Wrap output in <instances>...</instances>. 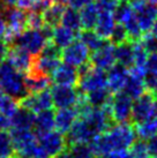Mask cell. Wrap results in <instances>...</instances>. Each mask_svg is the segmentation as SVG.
Wrapping results in <instances>:
<instances>
[{"instance_id":"cell-24","label":"cell","mask_w":157,"mask_h":158,"mask_svg":"<svg viewBox=\"0 0 157 158\" xmlns=\"http://www.w3.org/2000/svg\"><path fill=\"white\" fill-rule=\"evenodd\" d=\"M75 38H76V32L62 24L61 26L59 24L53 28L51 42L54 45H57L59 48H64L67 45H70L73 40H75Z\"/></svg>"},{"instance_id":"cell-10","label":"cell","mask_w":157,"mask_h":158,"mask_svg":"<svg viewBox=\"0 0 157 158\" xmlns=\"http://www.w3.org/2000/svg\"><path fill=\"white\" fill-rule=\"evenodd\" d=\"M67 145L78 142H90L97 136V133L83 118H78L70 129L65 134Z\"/></svg>"},{"instance_id":"cell-39","label":"cell","mask_w":157,"mask_h":158,"mask_svg":"<svg viewBox=\"0 0 157 158\" xmlns=\"http://www.w3.org/2000/svg\"><path fill=\"white\" fill-rule=\"evenodd\" d=\"M120 0H96V6L102 12H113Z\"/></svg>"},{"instance_id":"cell-14","label":"cell","mask_w":157,"mask_h":158,"mask_svg":"<svg viewBox=\"0 0 157 158\" xmlns=\"http://www.w3.org/2000/svg\"><path fill=\"white\" fill-rule=\"evenodd\" d=\"M51 77V81L59 85H70L75 87L78 82V68L70 66L68 64H60L54 69Z\"/></svg>"},{"instance_id":"cell-2","label":"cell","mask_w":157,"mask_h":158,"mask_svg":"<svg viewBox=\"0 0 157 158\" xmlns=\"http://www.w3.org/2000/svg\"><path fill=\"white\" fill-rule=\"evenodd\" d=\"M23 76L24 75L15 69L8 60L0 62V85L7 96L14 98L18 103L29 95Z\"/></svg>"},{"instance_id":"cell-7","label":"cell","mask_w":157,"mask_h":158,"mask_svg":"<svg viewBox=\"0 0 157 158\" xmlns=\"http://www.w3.org/2000/svg\"><path fill=\"white\" fill-rule=\"evenodd\" d=\"M50 92L52 97L53 106H56L57 109L73 107L81 95V92L74 87L59 85V84H56L54 87H52L50 89Z\"/></svg>"},{"instance_id":"cell-53","label":"cell","mask_w":157,"mask_h":158,"mask_svg":"<svg viewBox=\"0 0 157 158\" xmlns=\"http://www.w3.org/2000/svg\"><path fill=\"white\" fill-rule=\"evenodd\" d=\"M4 94H5L4 90H2V88H1V85H0V97L4 96Z\"/></svg>"},{"instance_id":"cell-33","label":"cell","mask_w":157,"mask_h":158,"mask_svg":"<svg viewBox=\"0 0 157 158\" xmlns=\"http://www.w3.org/2000/svg\"><path fill=\"white\" fill-rule=\"evenodd\" d=\"M147 58H148V52L144 50L140 40H134L133 42V66L144 68Z\"/></svg>"},{"instance_id":"cell-27","label":"cell","mask_w":157,"mask_h":158,"mask_svg":"<svg viewBox=\"0 0 157 158\" xmlns=\"http://www.w3.org/2000/svg\"><path fill=\"white\" fill-rule=\"evenodd\" d=\"M64 9H65V5L59 4V2L51 4L48 8L42 13L44 23L50 27H52V28L59 26L61 21L62 13H64Z\"/></svg>"},{"instance_id":"cell-46","label":"cell","mask_w":157,"mask_h":158,"mask_svg":"<svg viewBox=\"0 0 157 158\" xmlns=\"http://www.w3.org/2000/svg\"><path fill=\"white\" fill-rule=\"evenodd\" d=\"M9 50V45L5 42V40H0V62L6 60L7 58V53Z\"/></svg>"},{"instance_id":"cell-44","label":"cell","mask_w":157,"mask_h":158,"mask_svg":"<svg viewBox=\"0 0 157 158\" xmlns=\"http://www.w3.org/2000/svg\"><path fill=\"white\" fill-rule=\"evenodd\" d=\"M94 0H67V4L70 5V7L75 9H81L83 6L90 4Z\"/></svg>"},{"instance_id":"cell-29","label":"cell","mask_w":157,"mask_h":158,"mask_svg":"<svg viewBox=\"0 0 157 158\" xmlns=\"http://www.w3.org/2000/svg\"><path fill=\"white\" fill-rule=\"evenodd\" d=\"M60 23L62 26L67 27L68 29H70V30H73L74 32L78 34V31L82 29L78 9L72 8V7H68V8L64 9V13H62V16H61Z\"/></svg>"},{"instance_id":"cell-19","label":"cell","mask_w":157,"mask_h":158,"mask_svg":"<svg viewBox=\"0 0 157 158\" xmlns=\"http://www.w3.org/2000/svg\"><path fill=\"white\" fill-rule=\"evenodd\" d=\"M34 121H35V113L32 111L20 106L15 111V113L11 117V125H12L11 128L30 131L34 126Z\"/></svg>"},{"instance_id":"cell-31","label":"cell","mask_w":157,"mask_h":158,"mask_svg":"<svg viewBox=\"0 0 157 158\" xmlns=\"http://www.w3.org/2000/svg\"><path fill=\"white\" fill-rule=\"evenodd\" d=\"M68 150L72 152L74 158H97L88 142H78L70 144Z\"/></svg>"},{"instance_id":"cell-8","label":"cell","mask_w":157,"mask_h":158,"mask_svg":"<svg viewBox=\"0 0 157 158\" xmlns=\"http://www.w3.org/2000/svg\"><path fill=\"white\" fill-rule=\"evenodd\" d=\"M78 91L83 95L94 89L108 87L106 85V70L91 66L84 74L78 77Z\"/></svg>"},{"instance_id":"cell-16","label":"cell","mask_w":157,"mask_h":158,"mask_svg":"<svg viewBox=\"0 0 157 158\" xmlns=\"http://www.w3.org/2000/svg\"><path fill=\"white\" fill-rule=\"evenodd\" d=\"M78 118V113L74 107L58 109V111L54 113V128L65 135Z\"/></svg>"},{"instance_id":"cell-23","label":"cell","mask_w":157,"mask_h":158,"mask_svg":"<svg viewBox=\"0 0 157 158\" xmlns=\"http://www.w3.org/2000/svg\"><path fill=\"white\" fill-rule=\"evenodd\" d=\"M121 91H124L127 96H129L132 99H135L139 96H141L143 92H146L143 77L134 75L132 73H128V76L126 79V82L124 84V88Z\"/></svg>"},{"instance_id":"cell-28","label":"cell","mask_w":157,"mask_h":158,"mask_svg":"<svg viewBox=\"0 0 157 158\" xmlns=\"http://www.w3.org/2000/svg\"><path fill=\"white\" fill-rule=\"evenodd\" d=\"M78 40H81L83 44L86 45L89 51L92 52L97 50L98 48H100L103 43H104L106 40H103L102 37L97 35L94 29H83L82 31L80 30L78 32Z\"/></svg>"},{"instance_id":"cell-12","label":"cell","mask_w":157,"mask_h":158,"mask_svg":"<svg viewBox=\"0 0 157 158\" xmlns=\"http://www.w3.org/2000/svg\"><path fill=\"white\" fill-rule=\"evenodd\" d=\"M19 105L32 111L34 113H37L42 110L52 109L53 103L50 89L46 88L42 91L27 95L24 98H22L21 101L19 102Z\"/></svg>"},{"instance_id":"cell-52","label":"cell","mask_w":157,"mask_h":158,"mask_svg":"<svg viewBox=\"0 0 157 158\" xmlns=\"http://www.w3.org/2000/svg\"><path fill=\"white\" fill-rule=\"evenodd\" d=\"M150 4H153V5H155V6H157V0H148Z\"/></svg>"},{"instance_id":"cell-4","label":"cell","mask_w":157,"mask_h":158,"mask_svg":"<svg viewBox=\"0 0 157 158\" xmlns=\"http://www.w3.org/2000/svg\"><path fill=\"white\" fill-rule=\"evenodd\" d=\"M46 43H48V40L44 37L40 30L26 29L15 38L12 45H16L19 48L26 50L27 52H29L32 57H36L38 56Z\"/></svg>"},{"instance_id":"cell-40","label":"cell","mask_w":157,"mask_h":158,"mask_svg":"<svg viewBox=\"0 0 157 158\" xmlns=\"http://www.w3.org/2000/svg\"><path fill=\"white\" fill-rule=\"evenodd\" d=\"M144 69L147 73L157 74V52L148 54V58L146 60V65H144Z\"/></svg>"},{"instance_id":"cell-50","label":"cell","mask_w":157,"mask_h":158,"mask_svg":"<svg viewBox=\"0 0 157 158\" xmlns=\"http://www.w3.org/2000/svg\"><path fill=\"white\" fill-rule=\"evenodd\" d=\"M151 34H153L155 37H157V19L155 20V22H154V24L151 26Z\"/></svg>"},{"instance_id":"cell-38","label":"cell","mask_w":157,"mask_h":158,"mask_svg":"<svg viewBox=\"0 0 157 158\" xmlns=\"http://www.w3.org/2000/svg\"><path fill=\"white\" fill-rule=\"evenodd\" d=\"M43 26H44V21H43L42 13L29 12V14L27 15V27H28V29L39 30Z\"/></svg>"},{"instance_id":"cell-36","label":"cell","mask_w":157,"mask_h":158,"mask_svg":"<svg viewBox=\"0 0 157 158\" xmlns=\"http://www.w3.org/2000/svg\"><path fill=\"white\" fill-rule=\"evenodd\" d=\"M109 40L113 45L120 44L122 42L128 40L126 29H125V27L122 26L121 23H116L113 30H112V32H111V35L109 37Z\"/></svg>"},{"instance_id":"cell-55","label":"cell","mask_w":157,"mask_h":158,"mask_svg":"<svg viewBox=\"0 0 157 158\" xmlns=\"http://www.w3.org/2000/svg\"><path fill=\"white\" fill-rule=\"evenodd\" d=\"M153 158H157V156H154V157Z\"/></svg>"},{"instance_id":"cell-21","label":"cell","mask_w":157,"mask_h":158,"mask_svg":"<svg viewBox=\"0 0 157 158\" xmlns=\"http://www.w3.org/2000/svg\"><path fill=\"white\" fill-rule=\"evenodd\" d=\"M114 57L117 64L131 68L133 66V42L128 40L114 45Z\"/></svg>"},{"instance_id":"cell-18","label":"cell","mask_w":157,"mask_h":158,"mask_svg":"<svg viewBox=\"0 0 157 158\" xmlns=\"http://www.w3.org/2000/svg\"><path fill=\"white\" fill-rule=\"evenodd\" d=\"M26 88L29 94H35V92L42 91L44 89L50 87L51 79L48 75L38 74L35 72H28L23 76Z\"/></svg>"},{"instance_id":"cell-22","label":"cell","mask_w":157,"mask_h":158,"mask_svg":"<svg viewBox=\"0 0 157 158\" xmlns=\"http://www.w3.org/2000/svg\"><path fill=\"white\" fill-rule=\"evenodd\" d=\"M87 102L92 107H104L109 105L111 98H112V92L110 91L108 87L103 88L94 89L91 91L84 94Z\"/></svg>"},{"instance_id":"cell-41","label":"cell","mask_w":157,"mask_h":158,"mask_svg":"<svg viewBox=\"0 0 157 158\" xmlns=\"http://www.w3.org/2000/svg\"><path fill=\"white\" fill-rule=\"evenodd\" d=\"M102 158H134L131 155L129 151L127 150H114V151H111V152H108V154L100 156Z\"/></svg>"},{"instance_id":"cell-37","label":"cell","mask_w":157,"mask_h":158,"mask_svg":"<svg viewBox=\"0 0 157 158\" xmlns=\"http://www.w3.org/2000/svg\"><path fill=\"white\" fill-rule=\"evenodd\" d=\"M139 40L144 48V50L148 52V54L157 52V37H155L151 32L150 34L146 32L144 35L141 36V38Z\"/></svg>"},{"instance_id":"cell-34","label":"cell","mask_w":157,"mask_h":158,"mask_svg":"<svg viewBox=\"0 0 157 158\" xmlns=\"http://www.w3.org/2000/svg\"><path fill=\"white\" fill-rule=\"evenodd\" d=\"M129 152L134 158H150V154H149L148 145L146 140L139 139L135 140L132 145L129 147Z\"/></svg>"},{"instance_id":"cell-42","label":"cell","mask_w":157,"mask_h":158,"mask_svg":"<svg viewBox=\"0 0 157 158\" xmlns=\"http://www.w3.org/2000/svg\"><path fill=\"white\" fill-rule=\"evenodd\" d=\"M147 145H148V150L150 156L151 157L157 156V133L147 140Z\"/></svg>"},{"instance_id":"cell-30","label":"cell","mask_w":157,"mask_h":158,"mask_svg":"<svg viewBox=\"0 0 157 158\" xmlns=\"http://www.w3.org/2000/svg\"><path fill=\"white\" fill-rule=\"evenodd\" d=\"M121 24L125 27L127 36H128V40H129L134 42V40H139L140 38H141V36H142L143 32H142V30H141V28H140V26H139V23H138V20H136V18H135L134 12H133Z\"/></svg>"},{"instance_id":"cell-20","label":"cell","mask_w":157,"mask_h":158,"mask_svg":"<svg viewBox=\"0 0 157 158\" xmlns=\"http://www.w3.org/2000/svg\"><path fill=\"white\" fill-rule=\"evenodd\" d=\"M116 23L117 22L114 20L113 14L111 12H102V10H100L96 24L94 27V30L103 40H109Z\"/></svg>"},{"instance_id":"cell-51","label":"cell","mask_w":157,"mask_h":158,"mask_svg":"<svg viewBox=\"0 0 157 158\" xmlns=\"http://www.w3.org/2000/svg\"><path fill=\"white\" fill-rule=\"evenodd\" d=\"M54 2H59V4L66 5L67 4V0H54Z\"/></svg>"},{"instance_id":"cell-1","label":"cell","mask_w":157,"mask_h":158,"mask_svg":"<svg viewBox=\"0 0 157 158\" xmlns=\"http://www.w3.org/2000/svg\"><path fill=\"white\" fill-rule=\"evenodd\" d=\"M135 140V131L129 123H116L106 132L92 139L89 144L98 157L114 150H128Z\"/></svg>"},{"instance_id":"cell-15","label":"cell","mask_w":157,"mask_h":158,"mask_svg":"<svg viewBox=\"0 0 157 158\" xmlns=\"http://www.w3.org/2000/svg\"><path fill=\"white\" fill-rule=\"evenodd\" d=\"M129 73V68L122 66L120 64H114L106 73V85L112 94L121 91L124 84L126 82V79Z\"/></svg>"},{"instance_id":"cell-43","label":"cell","mask_w":157,"mask_h":158,"mask_svg":"<svg viewBox=\"0 0 157 158\" xmlns=\"http://www.w3.org/2000/svg\"><path fill=\"white\" fill-rule=\"evenodd\" d=\"M38 0H19L18 1V8H21L26 12H30L32 10V8L35 7V5L37 4Z\"/></svg>"},{"instance_id":"cell-11","label":"cell","mask_w":157,"mask_h":158,"mask_svg":"<svg viewBox=\"0 0 157 158\" xmlns=\"http://www.w3.org/2000/svg\"><path fill=\"white\" fill-rule=\"evenodd\" d=\"M37 140H38V143L42 147V149L45 151V154L50 158L57 156L59 152L67 148L65 136L58 131L52 129V131L37 137Z\"/></svg>"},{"instance_id":"cell-47","label":"cell","mask_w":157,"mask_h":158,"mask_svg":"<svg viewBox=\"0 0 157 158\" xmlns=\"http://www.w3.org/2000/svg\"><path fill=\"white\" fill-rule=\"evenodd\" d=\"M18 1L19 0H0V13H2L5 9L15 6Z\"/></svg>"},{"instance_id":"cell-17","label":"cell","mask_w":157,"mask_h":158,"mask_svg":"<svg viewBox=\"0 0 157 158\" xmlns=\"http://www.w3.org/2000/svg\"><path fill=\"white\" fill-rule=\"evenodd\" d=\"M34 134L36 137H39L45 133L52 131L54 128V112L51 109L42 110L35 113V121H34Z\"/></svg>"},{"instance_id":"cell-48","label":"cell","mask_w":157,"mask_h":158,"mask_svg":"<svg viewBox=\"0 0 157 158\" xmlns=\"http://www.w3.org/2000/svg\"><path fill=\"white\" fill-rule=\"evenodd\" d=\"M53 158H74V156L68 150V148H66V149H64L61 152H59L57 156H54Z\"/></svg>"},{"instance_id":"cell-35","label":"cell","mask_w":157,"mask_h":158,"mask_svg":"<svg viewBox=\"0 0 157 158\" xmlns=\"http://www.w3.org/2000/svg\"><path fill=\"white\" fill-rule=\"evenodd\" d=\"M19 107V103L14 98L9 96H2L0 97V112L4 113L5 115L7 117H12L15 111L18 110Z\"/></svg>"},{"instance_id":"cell-3","label":"cell","mask_w":157,"mask_h":158,"mask_svg":"<svg viewBox=\"0 0 157 158\" xmlns=\"http://www.w3.org/2000/svg\"><path fill=\"white\" fill-rule=\"evenodd\" d=\"M110 112L114 123L131 121L133 99L124 91L114 92L110 102Z\"/></svg>"},{"instance_id":"cell-9","label":"cell","mask_w":157,"mask_h":158,"mask_svg":"<svg viewBox=\"0 0 157 158\" xmlns=\"http://www.w3.org/2000/svg\"><path fill=\"white\" fill-rule=\"evenodd\" d=\"M89 62L91 64V66L100 68V69H110L116 64L114 45L109 40H106L100 48L90 52Z\"/></svg>"},{"instance_id":"cell-45","label":"cell","mask_w":157,"mask_h":158,"mask_svg":"<svg viewBox=\"0 0 157 158\" xmlns=\"http://www.w3.org/2000/svg\"><path fill=\"white\" fill-rule=\"evenodd\" d=\"M11 127V118L0 112V131H8Z\"/></svg>"},{"instance_id":"cell-26","label":"cell","mask_w":157,"mask_h":158,"mask_svg":"<svg viewBox=\"0 0 157 158\" xmlns=\"http://www.w3.org/2000/svg\"><path fill=\"white\" fill-rule=\"evenodd\" d=\"M134 131L139 139L146 141L155 135L157 133V114H153L142 123H136Z\"/></svg>"},{"instance_id":"cell-32","label":"cell","mask_w":157,"mask_h":158,"mask_svg":"<svg viewBox=\"0 0 157 158\" xmlns=\"http://www.w3.org/2000/svg\"><path fill=\"white\" fill-rule=\"evenodd\" d=\"M15 154L13 141L7 131H0V158L12 157Z\"/></svg>"},{"instance_id":"cell-6","label":"cell","mask_w":157,"mask_h":158,"mask_svg":"<svg viewBox=\"0 0 157 158\" xmlns=\"http://www.w3.org/2000/svg\"><path fill=\"white\" fill-rule=\"evenodd\" d=\"M60 58L65 64L78 68V66L89 61L90 51L81 40H73L70 45L61 48Z\"/></svg>"},{"instance_id":"cell-54","label":"cell","mask_w":157,"mask_h":158,"mask_svg":"<svg viewBox=\"0 0 157 158\" xmlns=\"http://www.w3.org/2000/svg\"><path fill=\"white\" fill-rule=\"evenodd\" d=\"M4 158H14V157H13V156H12V157H4Z\"/></svg>"},{"instance_id":"cell-5","label":"cell","mask_w":157,"mask_h":158,"mask_svg":"<svg viewBox=\"0 0 157 158\" xmlns=\"http://www.w3.org/2000/svg\"><path fill=\"white\" fill-rule=\"evenodd\" d=\"M155 101L156 98L149 91L143 92L141 96L133 99L131 120L133 123H140L148 119L150 115L157 114L155 111Z\"/></svg>"},{"instance_id":"cell-13","label":"cell","mask_w":157,"mask_h":158,"mask_svg":"<svg viewBox=\"0 0 157 158\" xmlns=\"http://www.w3.org/2000/svg\"><path fill=\"white\" fill-rule=\"evenodd\" d=\"M6 60H8L16 70L21 72L22 74H26L32 66L34 57L29 52H27L26 50L19 48L16 45H12L9 46Z\"/></svg>"},{"instance_id":"cell-25","label":"cell","mask_w":157,"mask_h":158,"mask_svg":"<svg viewBox=\"0 0 157 158\" xmlns=\"http://www.w3.org/2000/svg\"><path fill=\"white\" fill-rule=\"evenodd\" d=\"M80 12V20H81V27L82 29H94L96 24L97 18L100 14V9L96 6V4L92 1L90 4L83 6Z\"/></svg>"},{"instance_id":"cell-49","label":"cell","mask_w":157,"mask_h":158,"mask_svg":"<svg viewBox=\"0 0 157 158\" xmlns=\"http://www.w3.org/2000/svg\"><path fill=\"white\" fill-rule=\"evenodd\" d=\"M5 30H6V22H5V19L2 18V15H0V40L4 37Z\"/></svg>"}]
</instances>
